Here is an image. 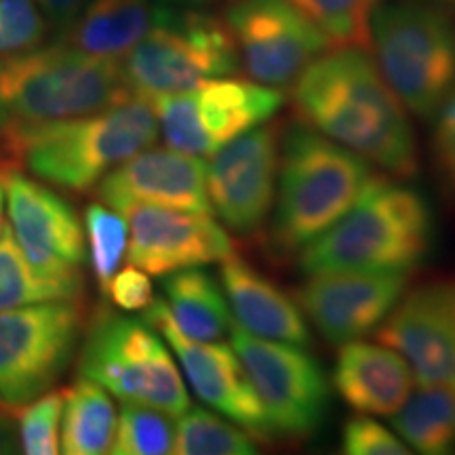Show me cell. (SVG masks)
<instances>
[{"instance_id": "6da1fadb", "label": "cell", "mask_w": 455, "mask_h": 455, "mask_svg": "<svg viewBox=\"0 0 455 455\" xmlns=\"http://www.w3.org/2000/svg\"><path fill=\"white\" fill-rule=\"evenodd\" d=\"M299 121L396 180L422 169L418 138L401 100L365 49L316 57L293 83Z\"/></svg>"}, {"instance_id": "7a4b0ae2", "label": "cell", "mask_w": 455, "mask_h": 455, "mask_svg": "<svg viewBox=\"0 0 455 455\" xmlns=\"http://www.w3.org/2000/svg\"><path fill=\"white\" fill-rule=\"evenodd\" d=\"M161 135L150 100L131 98L106 110L0 133L4 163L66 192L93 190L114 167Z\"/></svg>"}, {"instance_id": "3957f363", "label": "cell", "mask_w": 455, "mask_h": 455, "mask_svg": "<svg viewBox=\"0 0 455 455\" xmlns=\"http://www.w3.org/2000/svg\"><path fill=\"white\" fill-rule=\"evenodd\" d=\"M373 178L365 158L308 124L284 127L266 238L272 255H298L350 212Z\"/></svg>"}, {"instance_id": "277c9868", "label": "cell", "mask_w": 455, "mask_h": 455, "mask_svg": "<svg viewBox=\"0 0 455 455\" xmlns=\"http://www.w3.org/2000/svg\"><path fill=\"white\" fill-rule=\"evenodd\" d=\"M435 236L430 204L411 186L369 181L344 218L298 253L304 275L315 272H409Z\"/></svg>"}, {"instance_id": "5b68a950", "label": "cell", "mask_w": 455, "mask_h": 455, "mask_svg": "<svg viewBox=\"0 0 455 455\" xmlns=\"http://www.w3.org/2000/svg\"><path fill=\"white\" fill-rule=\"evenodd\" d=\"M131 98L121 60L66 41L0 55V133L84 116Z\"/></svg>"}, {"instance_id": "8992f818", "label": "cell", "mask_w": 455, "mask_h": 455, "mask_svg": "<svg viewBox=\"0 0 455 455\" xmlns=\"http://www.w3.org/2000/svg\"><path fill=\"white\" fill-rule=\"evenodd\" d=\"M371 47L384 81L413 116L432 118L455 91V21L435 4L384 3Z\"/></svg>"}, {"instance_id": "52a82bcc", "label": "cell", "mask_w": 455, "mask_h": 455, "mask_svg": "<svg viewBox=\"0 0 455 455\" xmlns=\"http://www.w3.org/2000/svg\"><path fill=\"white\" fill-rule=\"evenodd\" d=\"M78 375L93 379L123 403L161 409L178 418L190 396L167 341L155 327L133 316L100 310L78 355Z\"/></svg>"}, {"instance_id": "ba28073f", "label": "cell", "mask_w": 455, "mask_h": 455, "mask_svg": "<svg viewBox=\"0 0 455 455\" xmlns=\"http://www.w3.org/2000/svg\"><path fill=\"white\" fill-rule=\"evenodd\" d=\"M121 66L131 95L155 100L235 74L238 53L218 17L163 7L155 26L123 57Z\"/></svg>"}, {"instance_id": "9c48e42d", "label": "cell", "mask_w": 455, "mask_h": 455, "mask_svg": "<svg viewBox=\"0 0 455 455\" xmlns=\"http://www.w3.org/2000/svg\"><path fill=\"white\" fill-rule=\"evenodd\" d=\"M84 333L83 299L0 310V405L20 411L64 378Z\"/></svg>"}, {"instance_id": "30bf717a", "label": "cell", "mask_w": 455, "mask_h": 455, "mask_svg": "<svg viewBox=\"0 0 455 455\" xmlns=\"http://www.w3.org/2000/svg\"><path fill=\"white\" fill-rule=\"evenodd\" d=\"M230 344L251 378L272 436L312 439L325 424L331 401V386L318 358L301 346L247 333L236 323L230 327Z\"/></svg>"}, {"instance_id": "8fae6325", "label": "cell", "mask_w": 455, "mask_h": 455, "mask_svg": "<svg viewBox=\"0 0 455 455\" xmlns=\"http://www.w3.org/2000/svg\"><path fill=\"white\" fill-rule=\"evenodd\" d=\"M150 101L171 148L192 156H212L238 135L268 123L283 108L284 95L255 81L212 78Z\"/></svg>"}, {"instance_id": "7c38bea8", "label": "cell", "mask_w": 455, "mask_h": 455, "mask_svg": "<svg viewBox=\"0 0 455 455\" xmlns=\"http://www.w3.org/2000/svg\"><path fill=\"white\" fill-rule=\"evenodd\" d=\"M224 24L249 78L276 89L293 84L331 47L289 0H230Z\"/></svg>"}, {"instance_id": "4fadbf2b", "label": "cell", "mask_w": 455, "mask_h": 455, "mask_svg": "<svg viewBox=\"0 0 455 455\" xmlns=\"http://www.w3.org/2000/svg\"><path fill=\"white\" fill-rule=\"evenodd\" d=\"M144 318L175 352L190 388L204 405L241 426L255 441L275 439L264 405L232 344L188 338L173 323L164 299L152 301L150 308L144 310Z\"/></svg>"}, {"instance_id": "5bb4252c", "label": "cell", "mask_w": 455, "mask_h": 455, "mask_svg": "<svg viewBox=\"0 0 455 455\" xmlns=\"http://www.w3.org/2000/svg\"><path fill=\"white\" fill-rule=\"evenodd\" d=\"M278 152V129L259 124L212 155L209 204L232 235L253 236L268 221L276 195Z\"/></svg>"}, {"instance_id": "9a60e30c", "label": "cell", "mask_w": 455, "mask_h": 455, "mask_svg": "<svg viewBox=\"0 0 455 455\" xmlns=\"http://www.w3.org/2000/svg\"><path fill=\"white\" fill-rule=\"evenodd\" d=\"M3 181L9 226L32 268L55 278L83 276L84 230L72 204L11 164L3 167Z\"/></svg>"}, {"instance_id": "2e32d148", "label": "cell", "mask_w": 455, "mask_h": 455, "mask_svg": "<svg viewBox=\"0 0 455 455\" xmlns=\"http://www.w3.org/2000/svg\"><path fill=\"white\" fill-rule=\"evenodd\" d=\"M373 333L405 358L418 384L455 386V278L405 289Z\"/></svg>"}, {"instance_id": "e0dca14e", "label": "cell", "mask_w": 455, "mask_h": 455, "mask_svg": "<svg viewBox=\"0 0 455 455\" xmlns=\"http://www.w3.org/2000/svg\"><path fill=\"white\" fill-rule=\"evenodd\" d=\"M407 278V272H315L299 284L295 301L323 339L341 346L382 325Z\"/></svg>"}, {"instance_id": "ac0fdd59", "label": "cell", "mask_w": 455, "mask_h": 455, "mask_svg": "<svg viewBox=\"0 0 455 455\" xmlns=\"http://www.w3.org/2000/svg\"><path fill=\"white\" fill-rule=\"evenodd\" d=\"M127 261L152 276L201 268L235 255V243L212 213L173 212L161 204H131Z\"/></svg>"}, {"instance_id": "d6986e66", "label": "cell", "mask_w": 455, "mask_h": 455, "mask_svg": "<svg viewBox=\"0 0 455 455\" xmlns=\"http://www.w3.org/2000/svg\"><path fill=\"white\" fill-rule=\"evenodd\" d=\"M100 203L123 213L131 204H161L181 212L212 213L207 167L201 156L175 148H144L114 167L95 186Z\"/></svg>"}, {"instance_id": "ffe728a7", "label": "cell", "mask_w": 455, "mask_h": 455, "mask_svg": "<svg viewBox=\"0 0 455 455\" xmlns=\"http://www.w3.org/2000/svg\"><path fill=\"white\" fill-rule=\"evenodd\" d=\"M221 287L235 312V323L247 333L301 348L312 344L310 325L298 301L249 261L235 255L224 259Z\"/></svg>"}, {"instance_id": "44dd1931", "label": "cell", "mask_w": 455, "mask_h": 455, "mask_svg": "<svg viewBox=\"0 0 455 455\" xmlns=\"http://www.w3.org/2000/svg\"><path fill=\"white\" fill-rule=\"evenodd\" d=\"M413 382L409 363L388 346L363 339L341 344L333 386L352 411L395 415L411 395Z\"/></svg>"}, {"instance_id": "7402d4cb", "label": "cell", "mask_w": 455, "mask_h": 455, "mask_svg": "<svg viewBox=\"0 0 455 455\" xmlns=\"http://www.w3.org/2000/svg\"><path fill=\"white\" fill-rule=\"evenodd\" d=\"M155 0H89L64 32V41L91 55L123 60L155 26Z\"/></svg>"}, {"instance_id": "603a6c76", "label": "cell", "mask_w": 455, "mask_h": 455, "mask_svg": "<svg viewBox=\"0 0 455 455\" xmlns=\"http://www.w3.org/2000/svg\"><path fill=\"white\" fill-rule=\"evenodd\" d=\"M164 304L175 325L188 338L220 341L230 333L232 310L221 283L201 268L167 275L163 281Z\"/></svg>"}, {"instance_id": "cb8c5ba5", "label": "cell", "mask_w": 455, "mask_h": 455, "mask_svg": "<svg viewBox=\"0 0 455 455\" xmlns=\"http://www.w3.org/2000/svg\"><path fill=\"white\" fill-rule=\"evenodd\" d=\"M116 407H114L108 390L101 388L93 379L81 375L70 388H66L60 453H110L114 432H116Z\"/></svg>"}, {"instance_id": "d4e9b609", "label": "cell", "mask_w": 455, "mask_h": 455, "mask_svg": "<svg viewBox=\"0 0 455 455\" xmlns=\"http://www.w3.org/2000/svg\"><path fill=\"white\" fill-rule=\"evenodd\" d=\"M392 428L418 453H455V386L419 384L392 415Z\"/></svg>"}, {"instance_id": "484cf974", "label": "cell", "mask_w": 455, "mask_h": 455, "mask_svg": "<svg viewBox=\"0 0 455 455\" xmlns=\"http://www.w3.org/2000/svg\"><path fill=\"white\" fill-rule=\"evenodd\" d=\"M83 276L55 278L34 270L17 244L11 226L4 224L0 232V310L41 301L83 299Z\"/></svg>"}, {"instance_id": "4316f807", "label": "cell", "mask_w": 455, "mask_h": 455, "mask_svg": "<svg viewBox=\"0 0 455 455\" xmlns=\"http://www.w3.org/2000/svg\"><path fill=\"white\" fill-rule=\"evenodd\" d=\"M173 453L178 455H253L258 441L247 430L203 407L178 415Z\"/></svg>"}, {"instance_id": "83f0119b", "label": "cell", "mask_w": 455, "mask_h": 455, "mask_svg": "<svg viewBox=\"0 0 455 455\" xmlns=\"http://www.w3.org/2000/svg\"><path fill=\"white\" fill-rule=\"evenodd\" d=\"M318 30L331 47L367 49L371 24L384 0H289Z\"/></svg>"}, {"instance_id": "f1b7e54d", "label": "cell", "mask_w": 455, "mask_h": 455, "mask_svg": "<svg viewBox=\"0 0 455 455\" xmlns=\"http://www.w3.org/2000/svg\"><path fill=\"white\" fill-rule=\"evenodd\" d=\"M175 426L161 409L124 403L116 419L110 453L114 455H167L173 453Z\"/></svg>"}, {"instance_id": "f546056e", "label": "cell", "mask_w": 455, "mask_h": 455, "mask_svg": "<svg viewBox=\"0 0 455 455\" xmlns=\"http://www.w3.org/2000/svg\"><path fill=\"white\" fill-rule=\"evenodd\" d=\"M84 236H87L89 261L100 291L106 293L108 283L118 270L127 253L129 226L123 213L104 203L89 204L84 212Z\"/></svg>"}, {"instance_id": "4dcf8cb0", "label": "cell", "mask_w": 455, "mask_h": 455, "mask_svg": "<svg viewBox=\"0 0 455 455\" xmlns=\"http://www.w3.org/2000/svg\"><path fill=\"white\" fill-rule=\"evenodd\" d=\"M66 390L44 392L38 398L20 409V435L21 453L28 455H55L60 453L61 413H64Z\"/></svg>"}, {"instance_id": "1f68e13d", "label": "cell", "mask_w": 455, "mask_h": 455, "mask_svg": "<svg viewBox=\"0 0 455 455\" xmlns=\"http://www.w3.org/2000/svg\"><path fill=\"white\" fill-rule=\"evenodd\" d=\"M49 24L36 0H0V55L43 44Z\"/></svg>"}, {"instance_id": "d6a6232c", "label": "cell", "mask_w": 455, "mask_h": 455, "mask_svg": "<svg viewBox=\"0 0 455 455\" xmlns=\"http://www.w3.org/2000/svg\"><path fill=\"white\" fill-rule=\"evenodd\" d=\"M341 451L346 455H407L411 449L384 424L358 413L341 428Z\"/></svg>"}, {"instance_id": "836d02e7", "label": "cell", "mask_w": 455, "mask_h": 455, "mask_svg": "<svg viewBox=\"0 0 455 455\" xmlns=\"http://www.w3.org/2000/svg\"><path fill=\"white\" fill-rule=\"evenodd\" d=\"M104 295L112 301L114 308L123 312H144L156 299L148 272L131 264L114 272Z\"/></svg>"}, {"instance_id": "e575fe53", "label": "cell", "mask_w": 455, "mask_h": 455, "mask_svg": "<svg viewBox=\"0 0 455 455\" xmlns=\"http://www.w3.org/2000/svg\"><path fill=\"white\" fill-rule=\"evenodd\" d=\"M432 124V158L441 180L455 195V91L436 110Z\"/></svg>"}, {"instance_id": "d590c367", "label": "cell", "mask_w": 455, "mask_h": 455, "mask_svg": "<svg viewBox=\"0 0 455 455\" xmlns=\"http://www.w3.org/2000/svg\"><path fill=\"white\" fill-rule=\"evenodd\" d=\"M87 3L89 0H36L47 24L61 32H66L72 26V21L81 15Z\"/></svg>"}, {"instance_id": "8d00e7d4", "label": "cell", "mask_w": 455, "mask_h": 455, "mask_svg": "<svg viewBox=\"0 0 455 455\" xmlns=\"http://www.w3.org/2000/svg\"><path fill=\"white\" fill-rule=\"evenodd\" d=\"M20 435H17V422L11 418L9 409L0 405V455L20 453Z\"/></svg>"}, {"instance_id": "74e56055", "label": "cell", "mask_w": 455, "mask_h": 455, "mask_svg": "<svg viewBox=\"0 0 455 455\" xmlns=\"http://www.w3.org/2000/svg\"><path fill=\"white\" fill-rule=\"evenodd\" d=\"M4 228V181H3V167H0V232Z\"/></svg>"}, {"instance_id": "f35d334b", "label": "cell", "mask_w": 455, "mask_h": 455, "mask_svg": "<svg viewBox=\"0 0 455 455\" xmlns=\"http://www.w3.org/2000/svg\"><path fill=\"white\" fill-rule=\"evenodd\" d=\"M156 3H163V4H203V3H209V0H156Z\"/></svg>"}, {"instance_id": "ab89813d", "label": "cell", "mask_w": 455, "mask_h": 455, "mask_svg": "<svg viewBox=\"0 0 455 455\" xmlns=\"http://www.w3.org/2000/svg\"><path fill=\"white\" fill-rule=\"evenodd\" d=\"M436 4H443V7H449V9H455V0H435Z\"/></svg>"}, {"instance_id": "60d3db41", "label": "cell", "mask_w": 455, "mask_h": 455, "mask_svg": "<svg viewBox=\"0 0 455 455\" xmlns=\"http://www.w3.org/2000/svg\"><path fill=\"white\" fill-rule=\"evenodd\" d=\"M0 167H7V163H4V155H3V144H0Z\"/></svg>"}]
</instances>
